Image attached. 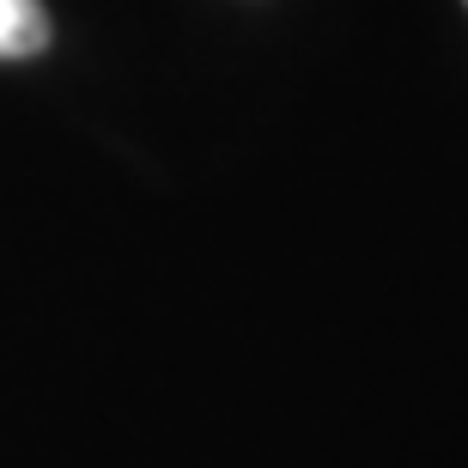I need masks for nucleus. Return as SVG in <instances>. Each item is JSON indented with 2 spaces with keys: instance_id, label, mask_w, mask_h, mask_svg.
I'll list each match as a JSON object with an SVG mask.
<instances>
[{
  "instance_id": "1",
  "label": "nucleus",
  "mask_w": 468,
  "mask_h": 468,
  "mask_svg": "<svg viewBox=\"0 0 468 468\" xmlns=\"http://www.w3.org/2000/svg\"><path fill=\"white\" fill-rule=\"evenodd\" d=\"M49 43V18L37 0H0V61H18V55H37Z\"/></svg>"
}]
</instances>
